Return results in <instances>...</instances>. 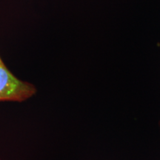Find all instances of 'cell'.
Listing matches in <instances>:
<instances>
[{"label": "cell", "instance_id": "cell-1", "mask_svg": "<svg viewBox=\"0 0 160 160\" xmlns=\"http://www.w3.org/2000/svg\"><path fill=\"white\" fill-rule=\"evenodd\" d=\"M36 93L35 85L16 77L0 57V102H23Z\"/></svg>", "mask_w": 160, "mask_h": 160}, {"label": "cell", "instance_id": "cell-2", "mask_svg": "<svg viewBox=\"0 0 160 160\" xmlns=\"http://www.w3.org/2000/svg\"><path fill=\"white\" fill-rule=\"evenodd\" d=\"M0 160H1V159H0Z\"/></svg>", "mask_w": 160, "mask_h": 160}]
</instances>
